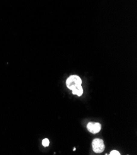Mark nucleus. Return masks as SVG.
I'll use <instances>...</instances> for the list:
<instances>
[{
    "label": "nucleus",
    "instance_id": "obj_1",
    "mask_svg": "<svg viewBox=\"0 0 137 155\" xmlns=\"http://www.w3.org/2000/svg\"><path fill=\"white\" fill-rule=\"evenodd\" d=\"M81 84H82V81L80 77L78 75H71L70 77H68L66 82L67 87L71 90L76 87L81 85Z\"/></svg>",
    "mask_w": 137,
    "mask_h": 155
},
{
    "label": "nucleus",
    "instance_id": "obj_2",
    "mask_svg": "<svg viewBox=\"0 0 137 155\" xmlns=\"http://www.w3.org/2000/svg\"><path fill=\"white\" fill-rule=\"evenodd\" d=\"M92 148L93 150L96 153H102L104 148L105 146L103 140L100 138H95L92 142Z\"/></svg>",
    "mask_w": 137,
    "mask_h": 155
},
{
    "label": "nucleus",
    "instance_id": "obj_3",
    "mask_svg": "<svg viewBox=\"0 0 137 155\" xmlns=\"http://www.w3.org/2000/svg\"><path fill=\"white\" fill-rule=\"evenodd\" d=\"M87 128L90 132L92 134H97L101 130V125L99 123L91 122L88 123Z\"/></svg>",
    "mask_w": 137,
    "mask_h": 155
},
{
    "label": "nucleus",
    "instance_id": "obj_4",
    "mask_svg": "<svg viewBox=\"0 0 137 155\" xmlns=\"http://www.w3.org/2000/svg\"><path fill=\"white\" fill-rule=\"evenodd\" d=\"M72 91H73V94L77 95L78 96L81 97L83 94V89L81 85H78L77 87H76L75 88H74L72 90Z\"/></svg>",
    "mask_w": 137,
    "mask_h": 155
},
{
    "label": "nucleus",
    "instance_id": "obj_5",
    "mask_svg": "<svg viewBox=\"0 0 137 155\" xmlns=\"http://www.w3.org/2000/svg\"><path fill=\"white\" fill-rule=\"evenodd\" d=\"M42 144L44 147H48L49 145V140H48V138H45L42 140Z\"/></svg>",
    "mask_w": 137,
    "mask_h": 155
},
{
    "label": "nucleus",
    "instance_id": "obj_6",
    "mask_svg": "<svg viewBox=\"0 0 137 155\" xmlns=\"http://www.w3.org/2000/svg\"><path fill=\"white\" fill-rule=\"evenodd\" d=\"M110 154H111V155H120V154L119 151H117L116 150H113L110 153Z\"/></svg>",
    "mask_w": 137,
    "mask_h": 155
}]
</instances>
